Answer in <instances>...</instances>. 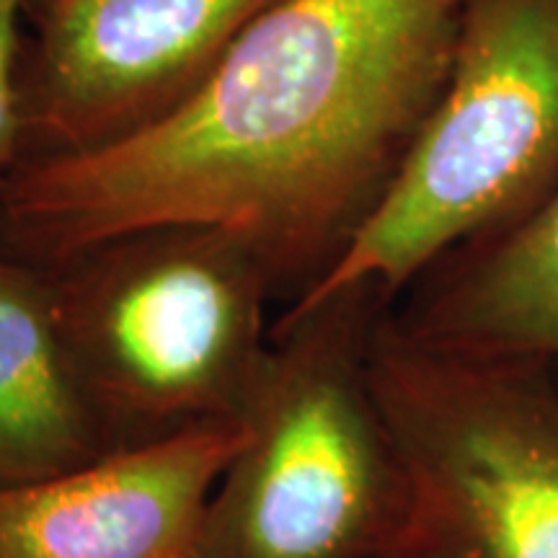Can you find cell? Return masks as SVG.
<instances>
[{
    "label": "cell",
    "instance_id": "4",
    "mask_svg": "<svg viewBox=\"0 0 558 558\" xmlns=\"http://www.w3.org/2000/svg\"><path fill=\"white\" fill-rule=\"evenodd\" d=\"M558 184V0H465L456 58L407 163L318 284L399 298L452 248L512 226Z\"/></svg>",
    "mask_w": 558,
    "mask_h": 558
},
{
    "label": "cell",
    "instance_id": "10",
    "mask_svg": "<svg viewBox=\"0 0 558 558\" xmlns=\"http://www.w3.org/2000/svg\"><path fill=\"white\" fill-rule=\"evenodd\" d=\"M29 0H0V179L21 156L19 117V60L24 47L21 24Z\"/></svg>",
    "mask_w": 558,
    "mask_h": 558
},
{
    "label": "cell",
    "instance_id": "7",
    "mask_svg": "<svg viewBox=\"0 0 558 558\" xmlns=\"http://www.w3.org/2000/svg\"><path fill=\"white\" fill-rule=\"evenodd\" d=\"M246 442L220 422L37 484L0 488V558H190Z\"/></svg>",
    "mask_w": 558,
    "mask_h": 558
},
{
    "label": "cell",
    "instance_id": "5",
    "mask_svg": "<svg viewBox=\"0 0 558 558\" xmlns=\"http://www.w3.org/2000/svg\"><path fill=\"white\" fill-rule=\"evenodd\" d=\"M390 308L369 375L407 505L375 558H558L556 380L535 365L416 344Z\"/></svg>",
    "mask_w": 558,
    "mask_h": 558
},
{
    "label": "cell",
    "instance_id": "6",
    "mask_svg": "<svg viewBox=\"0 0 558 558\" xmlns=\"http://www.w3.org/2000/svg\"><path fill=\"white\" fill-rule=\"evenodd\" d=\"M275 3L29 0L19 160L99 150L160 122L205 86Z\"/></svg>",
    "mask_w": 558,
    "mask_h": 558
},
{
    "label": "cell",
    "instance_id": "2",
    "mask_svg": "<svg viewBox=\"0 0 558 558\" xmlns=\"http://www.w3.org/2000/svg\"><path fill=\"white\" fill-rule=\"evenodd\" d=\"M65 357L111 456L243 422L275 284L220 226L166 222L45 269Z\"/></svg>",
    "mask_w": 558,
    "mask_h": 558
},
{
    "label": "cell",
    "instance_id": "1",
    "mask_svg": "<svg viewBox=\"0 0 558 558\" xmlns=\"http://www.w3.org/2000/svg\"><path fill=\"white\" fill-rule=\"evenodd\" d=\"M465 0H279L169 117L0 179V259L37 271L166 222L233 230L292 305L331 275L435 111Z\"/></svg>",
    "mask_w": 558,
    "mask_h": 558
},
{
    "label": "cell",
    "instance_id": "9",
    "mask_svg": "<svg viewBox=\"0 0 558 558\" xmlns=\"http://www.w3.org/2000/svg\"><path fill=\"white\" fill-rule=\"evenodd\" d=\"M109 456L62 349L47 275L0 259V488Z\"/></svg>",
    "mask_w": 558,
    "mask_h": 558
},
{
    "label": "cell",
    "instance_id": "3",
    "mask_svg": "<svg viewBox=\"0 0 558 558\" xmlns=\"http://www.w3.org/2000/svg\"><path fill=\"white\" fill-rule=\"evenodd\" d=\"M393 298L375 282L300 298L271 320L246 442L207 501L190 558H375L407 478L369 375Z\"/></svg>",
    "mask_w": 558,
    "mask_h": 558
},
{
    "label": "cell",
    "instance_id": "8",
    "mask_svg": "<svg viewBox=\"0 0 558 558\" xmlns=\"http://www.w3.org/2000/svg\"><path fill=\"white\" fill-rule=\"evenodd\" d=\"M407 290V303L390 308L407 339L535 365L558 386V184L525 218L448 251Z\"/></svg>",
    "mask_w": 558,
    "mask_h": 558
}]
</instances>
